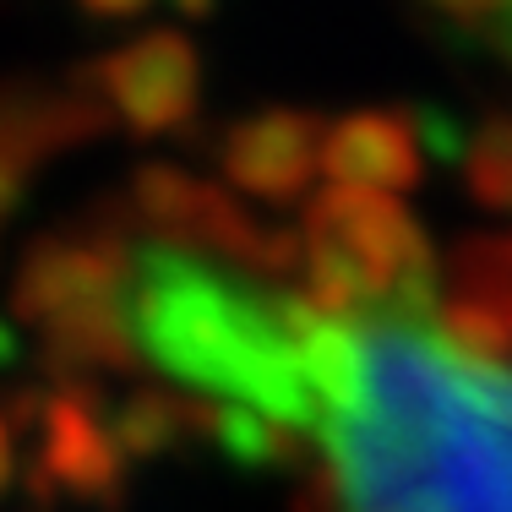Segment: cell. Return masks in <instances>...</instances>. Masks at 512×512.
Wrapping results in <instances>:
<instances>
[{"label":"cell","instance_id":"cell-1","mask_svg":"<svg viewBox=\"0 0 512 512\" xmlns=\"http://www.w3.org/2000/svg\"><path fill=\"white\" fill-rule=\"evenodd\" d=\"M327 512H512V365L474 355L431 300L316 311Z\"/></svg>","mask_w":512,"mask_h":512},{"label":"cell","instance_id":"cell-2","mask_svg":"<svg viewBox=\"0 0 512 512\" xmlns=\"http://www.w3.org/2000/svg\"><path fill=\"white\" fill-rule=\"evenodd\" d=\"M306 300L327 316L431 300V251L387 191L333 186L306 218Z\"/></svg>","mask_w":512,"mask_h":512},{"label":"cell","instance_id":"cell-3","mask_svg":"<svg viewBox=\"0 0 512 512\" xmlns=\"http://www.w3.org/2000/svg\"><path fill=\"white\" fill-rule=\"evenodd\" d=\"M322 164L333 186H360L393 197L398 186H409L420 175V148H414V131L404 120L360 115V120H344L338 131H327Z\"/></svg>","mask_w":512,"mask_h":512},{"label":"cell","instance_id":"cell-4","mask_svg":"<svg viewBox=\"0 0 512 512\" xmlns=\"http://www.w3.org/2000/svg\"><path fill=\"white\" fill-rule=\"evenodd\" d=\"M425 6L447 11L458 28H469L474 39L491 44V50L512 66V0H425Z\"/></svg>","mask_w":512,"mask_h":512}]
</instances>
